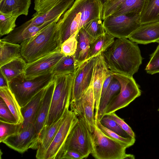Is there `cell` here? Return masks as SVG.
Segmentation results:
<instances>
[{
    "instance_id": "6da1fadb",
    "label": "cell",
    "mask_w": 159,
    "mask_h": 159,
    "mask_svg": "<svg viewBox=\"0 0 159 159\" xmlns=\"http://www.w3.org/2000/svg\"><path fill=\"white\" fill-rule=\"evenodd\" d=\"M102 9L99 0H75L57 23L61 45L90 21L102 18Z\"/></svg>"
},
{
    "instance_id": "7a4b0ae2",
    "label": "cell",
    "mask_w": 159,
    "mask_h": 159,
    "mask_svg": "<svg viewBox=\"0 0 159 159\" xmlns=\"http://www.w3.org/2000/svg\"><path fill=\"white\" fill-rule=\"evenodd\" d=\"M102 53L107 66L112 73L133 77L142 63L137 43L127 38H117Z\"/></svg>"
},
{
    "instance_id": "3957f363",
    "label": "cell",
    "mask_w": 159,
    "mask_h": 159,
    "mask_svg": "<svg viewBox=\"0 0 159 159\" xmlns=\"http://www.w3.org/2000/svg\"><path fill=\"white\" fill-rule=\"evenodd\" d=\"M54 21L21 43V56L30 62L54 51L60 50L61 43Z\"/></svg>"
},
{
    "instance_id": "277c9868",
    "label": "cell",
    "mask_w": 159,
    "mask_h": 159,
    "mask_svg": "<svg viewBox=\"0 0 159 159\" xmlns=\"http://www.w3.org/2000/svg\"><path fill=\"white\" fill-rule=\"evenodd\" d=\"M73 75V73L54 75V90L50 109L43 127H50L57 121L66 110L69 108Z\"/></svg>"
},
{
    "instance_id": "5b68a950",
    "label": "cell",
    "mask_w": 159,
    "mask_h": 159,
    "mask_svg": "<svg viewBox=\"0 0 159 159\" xmlns=\"http://www.w3.org/2000/svg\"><path fill=\"white\" fill-rule=\"evenodd\" d=\"M52 72L30 79H27L23 73L8 83L9 87L21 107L32 98L46 87L53 80Z\"/></svg>"
},
{
    "instance_id": "8992f818",
    "label": "cell",
    "mask_w": 159,
    "mask_h": 159,
    "mask_svg": "<svg viewBox=\"0 0 159 159\" xmlns=\"http://www.w3.org/2000/svg\"><path fill=\"white\" fill-rule=\"evenodd\" d=\"M91 154L96 159H126L128 147L105 134L94 123Z\"/></svg>"
},
{
    "instance_id": "52a82bcc",
    "label": "cell",
    "mask_w": 159,
    "mask_h": 159,
    "mask_svg": "<svg viewBox=\"0 0 159 159\" xmlns=\"http://www.w3.org/2000/svg\"><path fill=\"white\" fill-rule=\"evenodd\" d=\"M113 74L119 82L120 89L108 105L105 115L115 112L127 106L141 94L139 85L133 77L118 73Z\"/></svg>"
},
{
    "instance_id": "ba28073f",
    "label": "cell",
    "mask_w": 159,
    "mask_h": 159,
    "mask_svg": "<svg viewBox=\"0 0 159 159\" xmlns=\"http://www.w3.org/2000/svg\"><path fill=\"white\" fill-rule=\"evenodd\" d=\"M105 31L116 38H128L141 24L140 13L111 15L103 20Z\"/></svg>"
},
{
    "instance_id": "9c48e42d",
    "label": "cell",
    "mask_w": 159,
    "mask_h": 159,
    "mask_svg": "<svg viewBox=\"0 0 159 159\" xmlns=\"http://www.w3.org/2000/svg\"><path fill=\"white\" fill-rule=\"evenodd\" d=\"M78 118V121L71 129L67 138L61 157L65 152L68 150L78 152L82 155L85 158L88 157L91 154L92 133L84 121L81 118Z\"/></svg>"
},
{
    "instance_id": "30bf717a",
    "label": "cell",
    "mask_w": 159,
    "mask_h": 159,
    "mask_svg": "<svg viewBox=\"0 0 159 159\" xmlns=\"http://www.w3.org/2000/svg\"><path fill=\"white\" fill-rule=\"evenodd\" d=\"M78 120L79 118L75 113L69 108L67 109L53 140L39 159H60L67 138Z\"/></svg>"
},
{
    "instance_id": "8fae6325",
    "label": "cell",
    "mask_w": 159,
    "mask_h": 159,
    "mask_svg": "<svg viewBox=\"0 0 159 159\" xmlns=\"http://www.w3.org/2000/svg\"><path fill=\"white\" fill-rule=\"evenodd\" d=\"M97 56L81 64L73 73L70 104L79 100L90 86Z\"/></svg>"
},
{
    "instance_id": "7c38bea8",
    "label": "cell",
    "mask_w": 159,
    "mask_h": 159,
    "mask_svg": "<svg viewBox=\"0 0 159 159\" xmlns=\"http://www.w3.org/2000/svg\"><path fill=\"white\" fill-rule=\"evenodd\" d=\"M39 135L34 125H31L16 134L9 136L2 143L20 153L30 149H37Z\"/></svg>"
},
{
    "instance_id": "4fadbf2b",
    "label": "cell",
    "mask_w": 159,
    "mask_h": 159,
    "mask_svg": "<svg viewBox=\"0 0 159 159\" xmlns=\"http://www.w3.org/2000/svg\"><path fill=\"white\" fill-rule=\"evenodd\" d=\"M95 100L92 87L90 86L83 94L80 98L70 104V110L78 118L82 119L92 133L95 123L94 110Z\"/></svg>"
},
{
    "instance_id": "5bb4252c",
    "label": "cell",
    "mask_w": 159,
    "mask_h": 159,
    "mask_svg": "<svg viewBox=\"0 0 159 159\" xmlns=\"http://www.w3.org/2000/svg\"><path fill=\"white\" fill-rule=\"evenodd\" d=\"M64 55L60 50H58L27 63L24 73L25 77L30 79L53 72L54 68Z\"/></svg>"
},
{
    "instance_id": "9a60e30c",
    "label": "cell",
    "mask_w": 159,
    "mask_h": 159,
    "mask_svg": "<svg viewBox=\"0 0 159 159\" xmlns=\"http://www.w3.org/2000/svg\"><path fill=\"white\" fill-rule=\"evenodd\" d=\"M110 71L102 52L97 56L90 85L93 88L95 100L94 115L98 110L103 83Z\"/></svg>"
},
{
    "instance_id": "2e32d148",
    "label": "cell",
    "mask_w": 159,
    "mask_h": 159,
    "mask_svg": "<svg viewBox=\"0 0 159 159\" xmlns=\"http://www.w3.org/2000/svg\"><path fill=\"white\" fill-rule=\"evenodd\" d=\"M59 19L53 20L36 26L32 25L28 20L14 30L2 39L1 40L14 43H21L23 41L35 35L52 22L57 21Z\"/></svg>"
},
{
    "instance_id": "e0dca14e",
    "label": "cell",
    "mask_w": 159,
    "mask_h": 159,
    "mask_svg": "<svg viewBox=\"0 0 159 159\" xmlns=\"http://www.w3.org/2000/svg\"><path fill=\"white\" fill-rule=\"evenodd\" d=\"M128 39L141 44L159 43V21L141 25L130 35Z\"/></svg>"
},
{
    "instance_id": "ac0fdd59",
    "label": "cell",
    "mask_w": 159,
    "mask_h": 159,
    "mask_svg": "<svg viewBox=\"0 0 159 159\" xmlns=\"http://www.w3.org/2000/svg\"><path fill=\"white\" fill-rule=\"evenodd\" d=\"M75 0H61L45 13L36 12L29 20L30 23L38 26L53 20L59 19L73 4Z\"/></svg>"
},
{
    "instance_id": "d6986e66",
    "label": "cell",
    "mask_w": 159,
    "mask_h": 159,
    "mask_svg": "<svg viewBox=\"0 0 159 159\" xmlns=\"http://www.w3.org/2000/svg\"><path fill=\"white\" fill-rule=\"evenodd\" d=\"M46 88L40 91L27 103L21 107L24 121L22 124L20 132L31 125H34Z\"/></svg>"
},
{
    "instance_id": "ffe728a7",
    "label": "cell",
    "mask_w": 159,
    "mask_h": 159,
    "mask_svg": "<svg viewBox=\"0 0 159 159\" xmlns=\"http://www.w3.org/2000/svg\"><path fill=\"white\" fill-rule=\"evenodd\" d=\"M55 86L54 80L46 87L42 99L37 118L34 124L39 134L43 127L50 109Z\"/></svg>"
},
{
    "instance_id": "44dd1931",
    "label": "cell",
    "mask_w": 159,
    "mask_h": 159,
    "mask_svg": "<svg viewBox=\"0 0 159 159\" xmlns=\"http://www.w3.org/2000/svg\"><path fill=\"white\" fill-rule=\"evenodd\" d=\"M65 112L57 121L50 127L47 128L43 127L42 129L39 134V144L36 154V158L39 159L51 144L60 126Z\"/></svg>"
},
{
    "instance_id": "7402d4cb",
    "label": "cell",
    "mask_w": 159,
    "mask_h": 159,
    "mask_svg": "<svg viewBox=\"0 0 159 159\" xmlns=\"http://www.w3.org/2000/svg\"><path fill=\"white\" fill-rule=\"evenodd\" d=\"M77 48L73 55L76 69L85 61L89 52L90 44L94 39L82 27L78 31L76 35Z\"/></svg>"
},
{
    "instance_id": "603a6c76",
    "label": "cell",
    "mask_w": 159,
    "mask_h": 159,
    "mask_svg": "<svg viewBox=\"0 0 159 159\" xmlns=\"http://www.w3.org/2000/svg\"><path fill=\"white\" fill-rule=\"evenodd\" d=\"M31 0H0V12L18 17L27 16Z\"/></svg>"
},
{
    "instance_id": "cb8c5ba5",
    "label": "cell",
    "mask_w": 159,
    "mask_h": 159,
    "mask_svg": "<svg viewBox=\"0 0 159 159\" xmlns=\"http://www.w3.org/2000/svg\"><path fill=\"white\" fill-rule=\"evenodd\" d=\"M120 89L119 82L113 77L105 92L101 97L98 110L94 115L95 120L100 121L101 120L105 115L108 105L113 98L119 92Z\"/></svg>"
},
{
    "instance_id": "d4e9b609",
    "label": "cell",
    "mask_w": 159,
    "mask_h": 159,
    "mask_svg": "<svg viewBox=\"0 0 159 159\" xmlns=\"http://www.w3.org/2000/svg\"><path fill=\"white\" fill-rule=\"evenodd\" d=\"M27 63L22 57H18L0 67V72L9 83L24 73Z\"/></svg>"
},
{
    "instance_id": "484cf974",
    "label": "cell",
    "mask_w": 159,
    "mask_h": 159,
    "mask_svg": "<svg viewBox=\"0 0 159 159\" xmlns=\"http://www.w3.org/2000/svg\"><path fill=\"white\" fill-rule=\"evenodd\" d=\"M140 21L141 25L159 21V0H144Z\"/></svg>"
},
{
    "instance_id": "4316f807",
    "label": "cell",
    "mask_w": 159,
    "mask_h": 159,
    "mask_svg": "<svg viewBox=\"0 0 159 159\" xmlns=\"http://www.w3.org/2000/svg\"><path fill=\"white\" fill-rule=\"evenodd\" d=\"M21 57L20 45L0 39V67Z\"/></svg>"
},
{
    "instance_id": "83f0119b",
    "label": "cell",
    "mask_w": 159,
    "mask_h": 159,
    "mask_svg": "<svg viewBox=\"0 0 159 159\" xmlns=\"http://www.w3.org/2000/svg\"><path fill=\"white\" fill-rule=\"evenodd\" d=\"M0 97L15 117L17 123L22 124L24 119L21 112V107L9 87H0Z\"/></svg>"
},
{
    "instance_id": "f1b7e54d",
    "label": "cell",
    "mask_w": 159,
    "mask_h": 159,
    "mask_svg": "<svg viewBox=\"0 0 159 159\" xmlns=\"http://www.w3.org/2000/svg\"><path fill=\"white\" fill-rule=\"evenodd\" d=\"M115 38L105 32L104 34L94 39L90 44L86 61L104 52L112 44Z\"/></svg>"
},
{
    "instance_id": "f546056e",
    "label": "cell",
    "mask_w": 159,
    "mask_h": 159,
    "mask_svg": "<svg viewBox=\"0 0 159 159\" xmlns=\"http://www.w3.org/2000/svg\"><path fill=\"white\" fill-rule=\"evenodd\" d=\"M74 55H64L53 70L54 75L73 73L76 70Z\"/></svg>"
},
{
    "instance_id": "4dcf8cb0",
    "label": "cell",
    "mask_w": 159,
    "mask_h": 159,
    "mask_svg": "<svg viewBox=\"0 0 159 159\" xmlns=\"http://www.w3.org/2000/svg\"><path fill=\"white\" fill-rule=\"evenodd\" d=\"M144 0H126L111 15H119L131 13H140Z\"/></svg>"
},
{
    "instance_id": "1f68e13d",
    "label": "cell",
    "mask_w": 159,
    "mask_h": 159,
    "mask_svg": "<svg viewBox=\"0 0 159 159\" xmlns=\"http://www.w3.org/2000/svg\"><path fill=\"white\" fill-rule=\"evenodd\" d=\"M18 17L0 12V35H7L16 26V22Z\"/></svg>"
},
{
    "instance_id": "d6a6232c",
    "label": "cell",
    "mask_w": 159,
    "mask_h": 159,
    "mask_svg": "<svg viewBox=\"0 0 159 159\" xmlns=\"http://www.w3.org/2000/svg\"><path fill=\"white\" fill-rule=\"evenodd\" d=\"M101 18H98L90 21L83 27L93 39L105 34Z\"/></svg>"
},
{
    "instance_id": "836d02e7",
    "label": "cell",
    "mask_w": 159,
    "mask_h": 159,
    "mask_svg": "<svg viewBox=\"0 0 159 159\" xmlns=\"http://www.w3.org/2000/svg\"><path fill=\"white\" fill-rule=\"evenodd\" d=\"M22 124L0 120V142L2 143L9 136L20 132Z\"/></svg>"
},
{
    "instance_id": "e575fe53",
    "label": "cell",
    "mask_w": 159,
    "mask_h": 159,
    "mask_svg": "<svg viewBox=\"0 0 159 159\" xmlns=\"http://www.w3.org/2000/svg\"><path fill=\"white\" fill-rule=\"evenodd\" d=\"M95 122L99 128L106 135L111 138L120 142L129 147L134 144L135 141V137H122L116 132L109 129L103 126L99 120Z\"/></svg>"
},
{
    "instance_id": "d590c367",
    "label": "cell",
    "mask_w": 159,
    "mask_h": 159,
    "mask_svg": "<svg viewBox=\"0 0 159 159\" xmlns=\"http://www.w3.org/2000/svg\"><path fill=\"white\" fill-rule=\"evenodd\" d=\"M100 121L105 127L116 132L122 137L125 138L131 137L124 131L109 114L104 115Z\"/></svg>"
},
{
    "instance_id": "8d00e7d4",
    "label": "cell",
    "mask_w": 159,
    "mask_h": 159,
    "mask_svg": "<svg viewBox=\"0 0 159 159\" xmlns=\"http://www.w3.org/2000/svg\"><path fill=\"white\" fill-rule=\"evenodd\" d=\"M77 32L74 34L61 44L60 51L64 55L72 56L75 53L77 46L76 39Z\"/></svg>"
},
{
    "instance_id": "74e56055",
    "label": "cell",
    "mask_w": 159,
    "mask_h": 159,
    "mask_svg": "<svg viewBox=\"0 0 159 159\" xmlns=\"http://www.w3.org/2000/svg\"><path fill=\"white\" fill-rule=\"evenodd\" d=\"M61 0H34V9L36 12L44 14Z\"/></svg>"
},
{
    "instance_id": "f35d334b",
    "label": "cell",
    "mask_w": 159,
    "mask_h": 159,
    "mask_svg": "<svg viewBox=\"0 0 159 159\" xmlns=\"http://www.w3.org/2000/svg\"><path fill=\"white\" fill-rule=\"evenodd\" d=\"M145 70L148 73L152 75L159 73V44L152 55Z\"/></svg>"
},
{
    "instance_id": "ab89813d",
    "label": "cell",
    "mask_w": 159,
    "mask_h": 159,
    "mask_svg": "<svg viewBox=\"0 0 159 159\" xmlns=\"http://www.w3.org/2000/svg\"><path fill=\"white\" fill-rule=\"evenodd\" d=\"M0 120L5 122L17 123L15 117L9 109L3 99L0 98Z\"/></svg>"
},
{
    "instance_id": "60d3db41",
    "label": "cell",
    "mask_w": 159,
    "mask_h": 159,
    "mask_svg": "<svg viewBox=\"0 0 159 159\" xmlns=\"http://www.w3.org/2000/svg\"><path fill=\"white\" fill-rule=\"evenodd\" d=\"M126 0H113L104 3L102 5V19L104 20L112 15L117 8Z\"/></svg>"
},
{
    "instance_id": "b9f144b4",
    "label": "cell",
    "mask_w": 159,
    "mask_h": 159,
    "mask_svg": "<svg viewBox=\"0 0 159 159\" xmlns=\"http://www.w3.org/2000/svg\"><path fill=\"white\" fill-rule=\"evenodd\" d=\"M117 123L120 127L130 136L135 137V134L131 128L124 121V120L119 117L115 112L109 114Z\"/></svg>"
},
{
    "instance_id": "7bdbcfd3",
    "label": "cell",
    "mask_w": 159,
    "mask_h": 159,
    "mask_svg": "<svg viewBox=\"0 0 159 159\" xmlns=\"http://www.w3.org/2000/svg\"><path fill=\"white\" fill-rule=\"evenodd\" d=\"M84 157L78 152L72 150H68L62 154L60 159H82Z\"/></svg>"
},
{
    "instance_id": "ee69618b",
    "label": "cell",
    "mask_w": 159,
    "mask_h": 159,
    "mask_svg": "<svg viewBox=\"0 0 159 159\" xmlns=\"http://www.w3.org/2000/svg\"><path fill=\"white\" fill-rule=\"evenodd\" d=\"M113 77L112 73L110 71L109 73L103 83L101 97L103 95L105 92L106 90L110 85Z\"/></svg>"
},
{
    "instance_id": "f6af8a7d",
    "label": "cell",
    "mask_w": 159,
    "mask_h": 159,
    "mask_svg": "<svg viewBox=\"0 0 159 159\" xmlns=\"http://www.w3.org/2000/svg\"><path fill=\"white\" fill-rule=\"evenodd\" d=\"M9 87L8 82L2 74L0 72V87Z\"/></svg>"
},
{
    "instance_id": "bcb514c9",
    "label": "cell",
    "mask_w": 159,
    "mask_h": 159,
    "mask_svg": "<svg viewBox=\"0 0 159 159\" xmlns=\"http://www.w3.org/2000/svg\"><path fill=\"white\" fill-rule=\"evenodd\" d=\"M113 0H104V3H107V2H111V1H113Z\"/></svg>"
},
{
    "instance_id": "7dc6e473",
    "label": "cell",
    "mask_w": 159,
    "mask_h": 159,
    "mask_svg": "<svg viewBox=\"0 0 159 159\" xmlns=\"http://www.w3.org/2000/svg\"><path fill=\"white\" fill-rule=\"evenodd\" d=\"M99 0L102 3V5H103V4L104 2V0Z\"/></svg>"
},
{
    "instance_id": "c3c4849f",
    "label": "cell",
    "mask_w": 159,
    "mask_h": 159,
    "mask_svg": "<svg viewBox=\"0 0 159 159\" xmlns=\"http://www.w3.org/2000/svg\"><path fill=\"white\" fill-rule=\"evenodd\" d=\"M157 110L159 112V107L158 108Z\"/></svg>"
}]
</instances>
